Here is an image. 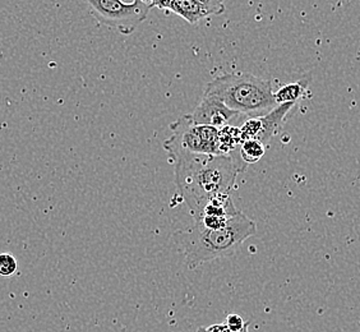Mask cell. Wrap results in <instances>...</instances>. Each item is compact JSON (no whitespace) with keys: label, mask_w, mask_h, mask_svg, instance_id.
I'll return each instance as SVG.
<instances>
[{"label":"cell","mask_w":360,"mask_h":332,"mask_svg":"<svg viewBox=\"0 0 360 332\" xmlns=\"http://www.w3.org/2000/svg\"><path fill=\"white\" fill-rule=\"evenodd\" d=\"M170 160L176 189L193 217L212 198L231 194L240 173L233 156L186 153Z\"/></svg>","instance_id":"1"},{"label":"cell","mask_w":360,"mask_h":332,"mask_svg":"<svg viewBox=\"0 0 360 332\" xmlns=\"http://www.w3.org/2000/svg\"><path fill=\"white\" fill-rule=\"evenodd\" d=\"M256 233V222L240 211L224 228L206 229L194 222L176 233L174 239L184 252L188 269L194 270L203 263L234 255L236 248Z\"/></svg>","instance_id":"2"},{"label":"cell","mask_w":360,"mask_h":332,"mask_svg":"<svg viewBox=\"0 0 360 332\" xmlns=\"http://www.w3.org/2000/svg\"><path fill=\"white\" fill-rule=\"evenodd\" d=\"M274 94L271 81L243 72L216 77L203 91V96L214 97L230 110L252 118L276 108Z\"/></svg>","instance_id":"3"},{"label":"cell","mask_w":360,"mask_h":332,"mask_svg":"<svg viewBox=\"0 0 360 332\" xmlns=\"http://www.w3.org/2000/svg\"><path fill=\"white\" fill-rule=\"evenodd\" d=\"M173 134L164 142V150L173 159L179 155H220L219 129L210 125L195 124L191 115H183L170 124Z\"/></svg>","instance_id":"4"},{"label":"cell","mask_w":360,"mask_h":332,"mask_svg":"<svg viewBox=\"0 0 360 332\" xmlns=\"http://www.w3.org/2000/svg\"><path fill=\"white\" fill-rule=\"evenodd\" d=\"M87 4L100 25L117 30L123 35L134 32L153 8V1L146 0H87Z\"/></svg>","instance_id":"5"},{"label":"cell","mask_w":360,"mask_h":332,"mask_svg":"<svg viewBox=\"0 0 360 332\" xmlns=\"http://www.w3.org/2000/svg\"><path fill=\"white\" fill-rule=\"evenodd\" d=\"M294 106L295 104L277 105L270 113L259 117H253L244 122V124L239 127L242 132L243 141L255 139L264 146L269 145L270 139L281 129L285 119Z\"/></svg>","instance_id":"6"},{"label":"cell","mask_w":360,"mask_h":332,"mask_svg":"<svg viewBox=\"0 0 360 332\" xmlns=\"http://www.w3.org/2000/svg\"><path fill=\"white\" fill-rule=\"evenodd\" d=\"M153 6L179 15L189 25H195L205 18L225 12L224 3L219 0H153Z\"/></svg>","instance_id":"7"},{"label":"cell","mask_w":360,"mask_h":332,"mask_svg":"<svg viewBox=\"0 0 360 332\" xmlns=\"http://www.w3.org/2000/svg\"><path fill=\"white\" fill-rule=\"evenodd\" d=\"M189 115L195 124L210 125L216 129L233 125V122L240 117V114L230 110L221 101L208 96L202 97L198 106Z\"/></svg>","instance_id":"8"},{"label":"cell","mask_w":360,"mask_h":332,"mask_svg":"<svg viewBox=\"0 0 360 332\" xmlns=\"http://www.w3.org/2000/svg\"><path fill=\"white\" fill-rule=\"evenodd\" d=\"M243 142L242 132L239 127L228 125L219 129V153L224 156H233V153Z\"/></svg>","instance_id":"9"},{"label":"cell","mask_w":360,"mask_h":332,"mask_svg":"<svg viewBox=\"0 0 360 332\" xmlns=\"http://www.w3.org/2000/svg\"><path fill=\"white\" fill-rule=\"evenodd\" d=\"M308 84H309L308 79H300L297 82L285 84L274 94L275 103L276 105L297 104L299 100L304 96Z\"/></svg>","instance_id":"10"},{"label":"cell","mask_w":360,"mask_h":332,"mask_svg":"<svg viewBox=\"0 0 360 332\" xmlns=\"http://www.w3.org/2000/svg\"><path fill=\"white\" fill-rule=\"evenodd\" d=\"M239 156L245 169L247 166L256 164L264 158L266 146L255 139H244L239 147Z\"/></svg>","instance_id":"11"},{"label":"cell","mask_w":360,"mask_h":332,"mask_svg":"<svg viewBox=\"0 0 360 332\" xmlns=\"http://www.w3.org/2000/svg\"><path fill=\"white\" fill-rule=\"evenodd\" d=\"M18 269V263L13 255L11 253H0V276H13Z\"/></svg>","instance_id":"12"},{"label":"cell","mask_w":360,"mask_h":332,"mask_svg":"<svg viewBox=\"0 0 360 332\" xmlns=\"http://www.w3.org/2000/svg\"><path fill=\"white\" fill-rule=\"evenodd\" d=\"M250 325V322H244L240 316L238 314H229L224 326L228 328L230 332H247V327Z\"/></svg>","instance_id":"13"}]
</instances>
